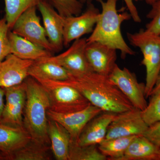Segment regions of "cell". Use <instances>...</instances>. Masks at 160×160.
<instances>
[{
    "label": "cell",
    "instance_id": "cell-1",
    "mask_svg": "<svg viewBox=\"0 0 160 160\" xmlns=\"http://www.w3.org/2000/svg\"><path fill=\"white\" fill-rule=\"evenodd\" d=\"M60 82L76 89L89 102L102 111L118 113L134 108L108 77L94 72L83 73L70 72L67 80Z\"/></svg>",
    "mask_w": 160,
    "mask_h": 160
},
{
    "label": "cell",
    "instance_id": "cell-2",
    "mask_svg": "<svg viewBox=\"0 0 160 160\" xmlns=\"http://www.w3.org/2000/svg\"><path fill=\"white\" fill-rule=\"evenodd\" d=\"M118 1L97 0L102 6V12L87 42H97L119 50L124 59L128 55H133L136 52L127 45L121 31L122 23L131 19V16L127 12L118 13Z\"/></svg>",
    "mask_w": 160,
    "mask_h": 160
},
{
    "label": "cell",
    "instance_id": "cell-3",
    "mask_svg": "<svg viewBox=\"0 0 160 160\" xmlns=\"http://www.w3.org/2000/svg\"><path fill=\"white\" fill-rule=\"evenodd\" d=\"M26 100L23 115V126L32 139L49 145L47 111L50 102L44 87L36 80L28 77L24 81Z\"/></svg>",
    "mask_w": 160,
    "mask_h": 160
},
{
    "label": "cell",
    "instance_id": "cell-4",
    "mask_svg": "<svg viewBox=\"0 0 160 160\" xmlns=\"http://www.w3.org/2000/svg\"><path fill=\"white\" fill-rule=\"evenodd\" d=\"M127 37L131 45L142 53V64L146 69L145 95L149 97L160 73V35L141 29L134 33L128 32Z\"/></svg>",
    "mask_w": 160,
    "mask_h": 160
},
{
    "label": "cell",
    "instance_id": "cell-5",
    "mask_svg": "<svg viewBox=\"0 0 160 160\" xmlns=\"http://www.w3.org/2000/svg\"><path fill=\"white\" fill-rule=\"evenodd\" d=\"M44 87L50 102V109L60 113H69L82 110L91 103L82 94L60 81L37 79Z\"/></svg>",
    "mask_w": 160,
    "mask_h": 160
},
{
    "label": "cell",
    "instance_id": "cell-6",
    "mask_svg": "<svg viewBox=\"0 0 160 160\" xmlns=\"http://www.w3.org/2000/svg\"><path fill=\"white\" fill-rule=\"evenodd\" d=\"M37 7H31L24 12L18 18L11 29L15 34L48 51L53 52V47L37 13Z\"/></svg>",
    "mask_w": 160,
    "mask_h": 160
},
{
    "label": "cell",
    "instance_id": "cell-7",
    "mask_svg": "<svg viewBox=\"0 0 160 160\" xmlns=\"http://www.w3.org/2000/svg\"><path fill=\"white\" fill-rule=\"evenodd\" d=\"M126 96L134 108L142 111L148 103L145 95V84L138 82L135 74L126 68H120L117 64L109 77Z\"/></svg>",
    "mask_w": 160,
    "mask_h": 160
},
{
    "label": "cell",
    "instance_id": "cell-8",
    "mask_svg": "<svg viewBox=\"0 0 160 160\" xmlns=\"http://www.w3.org/2000/svg\"><path fill=\"white\" fill-rule=\"evenodd\" d=\"M102 112V109L90 104L84 109L69 113H60L49 109L47 114L48 119L57 122L68 131L71 141L78 142L86 125Z\"/></svg>",
    "mask_w": 160,
    "mask_h": 160
},
{
    "label": "cell",
    "instance_id": "cell-9",
    "mask_svg": "<svg viewBox=\"0 0 160 160\" xmlns=\"http://www.w3.org/2000/svg\"><path fill=\"white\" fill-rule=\"evenodd\" d=\"M141 111L134 107L117 113L108 127L105 139L142 134L148 126L142 118Z\"/></svg>",
    "mask_w": 160,
    "mask_h": 160
},
{
    "label": "cell",
    "instance_id": "cell-10",
    "mask_svg": "<svg viewBox=\"0 0 160 160\" xmlns=\"http://www.w3.org/2000/svg\"><path fill=\"white\" fill-rule=\"evenodd\" d=\"M87 39L75 40L71 46L62 53L45 58L49 62L62 66L72 73H83L93 72L86 57Z\"/></svg>",
    "mask_w": 160,
    "mask_h": 160
},
{
    "label": "cell",
    "instance_id": "cell-11",
    "mask_svg": "<svg viewBox=\"0 0 160 160\" xmlns=\"http://www.w3.org/2000/svg\"><path fill=\"white\" fill-rule=\"evenodd\" d=\"M100 14L98 9L92 4H90L82 14L65 17L63 31L64 46H68L72 41L92 32Z\"/></svg>",
    "mask_w": 160,
    "mask_h": 160
},
{
    "label": "cell",
    "instance_id": "cell-12",
    "mask_svg": "<svg viewBox=\"0 0 160 160\" xmlns=\"http://www.w3.org/2000/svg\"><path fill=\"white\" fill-rule=\"evenodd\" d=\"M5 91L6 103L0 122L13 126H23L26 92L25 82L8 88Z\"/></svg>",
    "mask_w": 160,
    "mask_h": 160
},
{
    "label": "cell",
    "instance_id": "cell-13",
    "mask_svg": "<svg viewBox=\"0 0 160 160\" xmlns=\"http://www.w3.org/2000/svg\"><path fill=\"white\" fill-rule=\"evenodd\" d=\"M42 18L47 38L54 52L62 49L65 17L59 13L46 0H42L37 6Z\"/></svg>",
    "mask_w": 160,
    "mask_h": 160
},
{
    "label": "cell",
    "instance_id": "cell-14",
    "mask_svg": "<svg viewBox=\"0 0 160 160\" xmlns=\"http://www.w3.org/2000/svg\"><path fill=\"white\" fill-rule=\"evenodd\" d=\"M34 61L22 59L10 53L0 62V87L8 88L22 83L29 77Z\"/></svg>",
    "mask_w": 160,
    "mask_h": 160
},
{
    "label": "cell",
    "instance_id": "cell-15",
    "mask_svg": "<svg viewBox=\"0 0 160 160\" xmlns=\"http://www.w3.org/2000/svg\"><path fill=\"white\" fill-rule=\"evenodd\" d=\"M87 59L95 72L109 77L116 65V49L102 43H87L86 49Z\"/></svg>",
    "mask_w": 160,
    "mask_h": 160
},
{
    "label": "cell",
    "instance_id": "cell-16",
    "mask_svg": "<svg viewBox=\"0 0 160 160\" xmlns=\"http://www.w3.org/2000/svg\"><path fill=\"white\" fill-rule=\"evenodd\" d=\"M117 113L102 111L85 126L78 143L80 146L98 145L106 138L107 129Z\"/></svg>",
    "mask_w": 160,
    "mask_h": 160
},
{
    "label": "cell",
    "instance_id": "cell-17",
    "mask_svg": "<svg viewBox=\"0 0 160 160\" xmlns=\"http://www.w3.org/2000/svg\"><path fill=\"white\" fill-rule=\"evenodd\" d=\"M32 138L24 126H13L0 122V151L7 156L27 145Z\"/></svg>",
    "mask_w": 160,
    "mask_h": 160
},
{
    "label": "cell",
    "instance_id": "cell-18",
    "mask_svg": "<svg viewBox=\"0 0 160 160\" xmlns=\"http://www.w3.org/2000/svg\"><path fill=\"white\" fill-rule=\"evenodd\" d=\"M8 37L10 45L11 53L22 59L39 61L51 57V52L9 31Z\"/></svg>",
    "mask_w": 160,
    "mask_h": 160
},
{
    "label": "cell",
    "instance_id": "cell-19",
    "mask_svg": "<svg viewBox=\"0 0 160 160\" xmlns=\"http://www.w3.org/2000/svg\"><path fill=\"white\" fill-rule=\"evenodd\" d=\"M48 134L51 150L57 160H68L71 137L68 131L57 122L48 119Z\"/></svg>",
    "mask_w": 160,
    "mask_h": 160
},
{
    "label": "cell",
    "instance_id": "cell-20",
    "mask_svg": "<svg viewBox=\"0 0 160 160\" xmlns=\"http://www.w3.org/2000/svg\"><path fill=\"white\" fill-rule=\"evenodd\" d=\"M70 72L62 66L45 58L34 61L29 69V76L35 79H43L62 81L69 77Z\"/></svg>",
    "mask_w": 160,
    "mask_h": 160
},
{
    "label": "cell",
    "instance_id": "cell-21",
    "mask_svg": "<svg viewBox=\"0 0 160 160\" xmlns=\"http://www.w3.org/2000/svg\"><path fill=\"white\" fill-rule=\"evenodd\" d=\"M160 148L155 146L142 135L132 141L120 160H155Z\"/></svg>",
    "mask_w": 160,
    "mask_h": 160
},
{
    "label": "cell",
    "instance_id": "cell-22",
    "mask_svg": "<svg viewBox=\"0 0 160 160\" xmlns=\"http://www.w3.org/2000/svg\"><path fill=\"white\" fill-rule=\"evenodd\" d=\"M51 146L32 139L27 145L7 156V160H50Z\"/></svg>",
    "mask_w": 160,
    "mask_h": 160
},
{
    "label": "cell",
    "instance_id": "cell-23",
    "mask_svg": "<svg viewBox=\"0 0 160 160\" xmlns=\"http://www.w3.org/2000/svg\"><path fill=\"white\" fill-rule=\"evenodd\" d=\"M137 136L104 139L98 145V148L100 151L107 158V160H120L125 154L129 144Z\"/></svg>",
    "mask_w": 160,
    "mask_h": 160
},
{
    "label": "cell",
    "instance_id": "cell-24",
    "mask_svg": "<svg viewBox=\"0 0 160 160\" xmlns=\"http://www.w3.org/2000/svg\"><path fill=\"white\" fill-rule=\"evenodd\" d=\"M6 18L9 29H11L16 21L24 12L31 7H37L42 0H4Z\"/></svg>",
    "mask_w": 160,
    "mask_h": 160
},
{
    "label": "cell",
    "instance_id": "cell-25",
    "mask_svg": "<svg viewBox=\"0 0 160 160\" xmlns=\"http://www.w3.org/2000/svg\"><path fill=\"white\" fill-rule=\"evenodd\" d=\"M97 145L80 146L78 142H70L68 160H106Z\"/></svg>",
    "mask_w": 160,
    "mask_h": 160
},
{
    "label": "cell",
    "instance_id": "cell-26",
    "mask_svg": "<svg viewBox=\"0 0 160 160\" xmlns=\"http://www.w3.org/2000/svg\"><path fill=\"white\" fill-rule=\"evenodd\" d=\"M63 17L81 14L82 3L78 0H46Z\"/></svg>",
    "mask_w": 160,
    "mask_h": 160
},
{
    "label": "cell",
    "instance_id": "cell-27",
    "mask_svg": "<svg viewBox=\"0 0 160 160\" xmlns=\"http://www.w3.org/2000/svg\"><path fill=\"white\" fill-rule=\"evenodd\" d=\"M149 102L141 111L142 118L148 126L160 121V94L150 96Z\"/></svg>",
    "mask_w": 160,
    "mask_h": 160
},
{
    "label": "cell",
    "instance_id": "cell-28",
    "mask_svg": "<svg viewBox=\"0 0 160 160\" xmlns=\"http://www.w3.org/2000/svg\"><path fill=\"white\" fill-rule=\"evenodd\" d=\"M10 30L6 18L0 19V62L11 53L8 34Z\"/></svg>",
    "mask_w": 160,
    "mask_h": 160
},
{
    "label": "cell",
    "instance_id": "cell-29",
    "mask_svg": "<svg viewBox=\"0 0 160 160\" xmlns=\"http://www.w3.org/2000/svg\"><path fill=\"white\" fill-rule=\"evenodd\" d=\"M146 17L150 21L146 25V30L160 35V0L152 6Z\"/></svg>",
    "mask_w": 160,
    "mask_h": 160
},
{
    "label": "cell",
    "instance_id": "cell-30",
    "mask_svg": "<svg viewBox=\"0 0 160 160\" xmlns=\"http://www.w3.org/2000/svg\"><path fill=\"white\" fill-rule=\"evenodd\" d=\"M142 135L160 148V121L148 126Z\"/></svg>",
    "mask_w": 160,
    "mask_h": 160
},
{
    "label": "cell",
    "instance_id": "cell-31",
    "mask_svg": "<svg viewBox=\"0 0 160 160\" xmlns=\"http://www.w3.org/2000/svg\"><path fill=\"white\" fill-rule=\"evenodd\" d=\"M134 1H137V0H124L127 6V9L129 10V13L131 16L132 19L135 22L140 23L142 20L137 9L133 2Z\"/></svg>",
    "mask_w": 160,
    "mask_h": 160
},
{
    "label": "cell",
    "instance_id": "cell-32",
    "mask_svg": "<svg viewBox=\"0 0 160 160\" xmlns=\"http://www.w3.org/2000/svg\"><path fill=\"white\" fill-rule=\"evenodd\" d=\"M5 96V91L4 88L0 87V121L2 119V115L4 107H5V103H4V96Z\"/></svg>",
    "mask_w": 160,
    "mask_h": 160
},
{
    "label": "cell",
    "instance_id": "cell-33",
    "mask_svg": "<svg viewBox=\"0 0 160 160\" xmlns=\"http://www.w3.org/2000/svg\"><path fill=\"white\" fill-rule=\"evenodd\" d=\"M153 94H160V73L156 80L154 87L151 92L150 96Z\"/></svg>",
    "mask_w": 160,
    "mask_h": 160
},
{
    "label": "cell",
    "instance_id": "cell-34",
    "mask_svg": "<svg viewBox=\"0 0 160 160\" xmlns=\"http://www.w3.org/2000/svg\"><path fill=\"white\" fill-rule=\"evenodd\" d=\"M147 3L148 5H151L152 6V5L157 2L159 0H144Z\"/></svg>",
    "mask_w": 160,
    "mask_h": 160
},
{
    "label": "cell",
    "instance_id": "cell-35",
    "mask_svg": "<svg viewBox=\"0 0 160 160\" xmlns=\"http://www.w3.org/2000/svg\"><path fill=\"white\" fill-rule=\"evenodd\" d=\"M0 160H7L6 154L1 151H0Z\"/></svg>",
    "mask_w": 160,
    "mask_h": 160
},
{
    "label": "cell",
    "instance_id": "cell-36",
    "mask_svg": "<svg viewBox=\"0 0 160 160\" xmlns=\"http://www.w3.org/2000/svg\"><path fill=\"white\" fill-rule=\"evenodd\" d=\"M92 0H80V2L82 3L87 2L90 4Z\"/></svg>",
    "mask_w": 160,
    "mask_h": 160
},
{
    "label": "cell",
    "instance_id": "cell-37",
    "mask_svg": "<svg viewBox=\"0 0 160 160\" xmlns=\"http://www.w3.org/2000/svg\"><path fill=\"white\" fill-rule=\"evenodd\" d=\"M155 160H160V151L159 152L158 154V155L157 156Z\"/></svg>",
    "mask_w": 160,
    "mask_h": 160
}]
</instances>
